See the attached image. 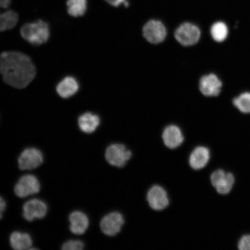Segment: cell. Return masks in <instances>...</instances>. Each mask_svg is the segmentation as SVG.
<instances>
[{
	"mask_svg": "<svg viewBox=\"0 0 250 250\" xmlns=\"http://www.w3.org/2000/svg\"><path fill=\"white\" fill-rule=\"evenodd\" d=\"M0 73L6 83L18 89L29 85L36 75V68L29 56L11 51L0 55Z\"/></svg>",
	"mask_w": 250,
	"mask_h": 250,
	"instance_id": "1",
	"label": "cell"
},
{
	"mask_svg": "<svg viewBox=\"0 0 250 250\" xmlns=\"http://www.w3.org/2000/svg\"><path fill=\"white\" fill-rule=\"evenodd\" d=\"M21 34L25 40L33 45H40L48 42L50 36L49 27L45 21L39 20L26 23L21 27Z\"/></svg>",
	"mask_w": 250,
	"mask_h": 250,
	"instance_id": "2",
	"label": "cell"
},
{
	"mask_svg": "<svg viewBox=\"0 0 250 250\" xmlns=\"http://www.w3.org/2000/svg\"><path fill=\"white\" fill-rule=\"evenodd\" d=\"M105 157L109 164L115 167H123L132 157V152L121 144H113L106 149Z\"/></svg>",
	"mask_w": 250,
	"mask_h": 250,
	"instance_id": "3",
	"label": "cell"
},
{
	"mask_svg": "<svg viewBox=\"0 0 250 250\" xmlns=\"http://www.w3.org/2000/svg\"><path fill=\"white\" fill-rule=\"evenodd\" d=\"M177 42L184 46L196 44L201 37V31L195 24L185 23L181 24L175 32Z\"/></svg>",
	"mask_w": 250,
	"mask_h": 250,
	"instance_id": "4",
	"label": "cell"
},
{
	"mask_svg": "<svg viewBox=\"0 0 250 250\" xmlns=\"http://www.w3.org/2000/svg\"><path fill=\"white\" fill-rule=\"evenodd\" d=\"M14 190L15 194L20 198H26L39 193L40 184L38 179L33 175H25L19 180Z\"/></svg>",
	"mask_w": 250,
	"mask_h": 250,
	"instance_id": "5",
	"label": "cell"
},
{
	"mask_svg": "<svg viewBox=\"0 0 250 250\" xmlns=\"http://www.w3.org/2000/svg\"><path fill=\"white\" fill-rule=\"evenodd\" d=\"M42 152L35 148H26L21 152L18 159L19 167L21 170H33L42 164Z\"/></svg>",
	"mask_w": 250,
	"mask_h": 250,
	"instance_id": "6",
	"label": "cell"
},
{
	"mask_svg": "<svg viewBox=\"0 0 250 250\" xmlns=\"http://www.w3.org/2000/svg\"><path fill=\"white\" fill-rule=\"evenodd\" d=\"M125 223L124 218L120 212H111L105 215L101 222V229L105 235L114 236L120 232Z\"/></svg>",
	"mask_w": 250,
	"mask_h": 250,
	"instance_id": "7",
	"label": "cell"
},
{
	"mask_svg": "<svg viewBox=\"0 0 250 250\" xmlns=\"http://www.w3.org/2000/svg\"><path fill=\"white\" fill-rule=\"evenodd\" d=\"M146 199L153 210L161 211L169 205V199L167 191L161 186H153L148 190Z\"/></svg>",
	"mask_w": 250,
	"mask_h": 250,
	"instance_id": "8",
	"label": "cell"
},
{
	"mask_svg": "<svg viewBox=\"0 0 250 250\" xmlns=\"http://www.w3.org/2000/svg\"><path fill=\"white\" fill-rule=\"evenodd\" d=\"M167 29L160 21L152 20L143 28V35L148 42L159 43L164 42L167 37Z\"/></svg>",
	"mask_w": 250,
	"mask_h": 250,
	"instance_id": "9",
	"label": "cell"
},
{
	"mask_svg": "<svg viewBox=\"0 0 250 250\" xmlns=\"http://www.w3.org/2000/svg\"><path fill=\"white\" fill-rule=\"evenodd\" d=\"M10 4L11 0H0V31L12 29L18 23V14L8 9Z\"/></svg>",
	"mask_w": 250,
	"mask_h": 250,
	"instance_id": "10",
	"label": "cell"
},
{
	"mask_svg": "<svg viewBox=\"0 0 250 250\" xmlns=\"http://www.w3.org/2000/svg\"><path fill=\"white\" fill-rule=\"evenodd\" d=\"M23 210V217L28 221H33L45 217L47 206L40 199H31L25 203Z\"/></svg>",
	"mask_w": 250,
	"mask_h": 250,
	"instance_id": "11",
	"label": "cell"
},
{
	"mask_svg": "<svg viewBox=\"0 0 250 250\" xmlns=\"http://www.w3.org/2000/svg\"><path fill=\"white\" fill-rule=\"evenodd\" d=\"M222 86L221 81L214 74L206 75L200 80V90L206 96H218L221 92Z\"/></svg>",
	"mask_w": 250,
	"mask_h": 250,
	"instance_id": "12",
	"label": "cell"
},
{
	"mask_svg": "<svg viewBox=\"0 0 250 250\" xmlns=\"http://www.w3.org/2000/svg\"><path fill=\"white\" fill-rule=\"evenodd\" d=\"M162 138L165 146L170 149L179 147L184 140L182 132L176 125H169L166 127Z\"/></svg>",
	"mask_w": 250,
	"mask_h": 250,
	"instance_id": "13",
	"label": "cell"
},
{
	"mask_svg": "<svg viewBox=\"0 0 250 250\" xmlns=\"http://www.w3.org/2000/svg\"><path fill=\"white\" fill-rule=\"evenodd\" d=\"M210 151L205 146H198L192 152L189 157V165L193 169L201 170L210 160Z\"/></svg>",
	"mask_w": 250,
	"mask_h": 250,
	"instance_id": "14",
	"label": "cell"
},
{
	"mask_svg": "<svg viewBox=\"0 0 250 250\" xmlns=\"http://www.w3.org/2000/svg\"><path fill=\"white\" fill-rule=\"evenodd\" d=\"M79 90V83L76 78L68 76L62 79L56 87L58 95L63 99L71 98Z\"/></svg>",
	"mask_w": 250,
	"mask_h": 250,
	"instance_id": "15",
	"label": "cell"
},
{
	"mask_svg": "<svg viewBox=\"0 0 250 250\" xmlns=\"http://www.w3.org/2000/svg\"><path fill=\"white\" fill-rule=\"evenodd\" d=\"M71 232L76 234H83L89 227V220L85 214L79 211L72 212L69 217Z\"/></svg>",
	"mask_w": 250,
	"mask_h": 250,
	"instance_id": "16",
	"label": "cell"
},
{
	"mask_svg": "<svg viewBox=\"0 0 250 250\" xmlns=\"http://www.w3.org/2000/svg\"><path fill=\"white\" fill-rule=\"evenodd\" d=\"M101 123L98 115L86 112L78 118V125L83 132L90 134L95 132Z\"/></svg>",
	"mask_w": 250,
	"mask_h": 250,
	"instance_id": "17",
	"label": "cell"
},
{
	"mask_svg": "<svg viewBox=\"0 0 250 250\" xmlns=\"http://www.w3.org/2000/svg\"><path fill=\"white\" fill-rule=\"evenodd\" d=\"M10 243L12 248L17 250L30 249L33 241L29 234L14 232L11 234Z\"/></svg>",
	"mask_w": 250,
	"mask_h": 250,
	"instance_id": "18",
	"label": "cell"
},
{
	"mask_svg": "<svg viewBox=\"0 0 250 250\" xmlns=\"http://www.w3.org/2000/svg\"><path fill=\"white\" fill-rule=\"evenodd\" d=\"M68 14L73 17H79L85 14L87 9V0H68Z\"/></svg>",
	"mask_w": 250,
	"mask_h": 250,
	"instance_id": "19",
	"label": "cell"
},
{
	"mask_svg": "<svg viewBox=\"0 0 250 250\" xmlns=\"http://www.w3.org/2000/svg\"><path fill=\"white\" fill-rule=\"evenodd\" d=\"M211 35L215 42H223L228 37V29L227 24L222 21H218L211 28Z\"/></svg>",
	"mask_w": 250,
	"mask_h": 250,
	"instance_id": "20",
	"label": "cell"
},
{
	"mask_svg": "<svg viewBox=\"0 0 250 250\" xmlns=\"http://www.w3.org/2000/svg\"><path fill=\"white\" fill-rule=\"evenodd\" d=\"M233 104L243 113H250V93L246 92L234 99Z\"/></svg>",
	"mask_w": 250,
	"mask_h": 250,
	"instance_id": "21",
	"label": "cell"
},
{
	"mask_svg": "<svg viewBox=\"0 0 250 250\" xmlns=\"http://www.w3.org/2000/svg\"><path fill=\"white\" fill-rule=\"evenodd\" d=\"M234 183L233 175L230 173H227L226 176L215 188L220 194L226 195L232 189Z\"/></svg>",
	"mask_w": 250,
	"mask_h": 250,
	"instance_id": "22",
	"label": "cell"
},
{
	"mask_svg": "<svg viewBox=\"0 0 250 250\" xmlns=\"http://www.w3.org/2000/svg\"><path fill=\"white\" fill-rule=\"evenodd\" d=\"M83 248V243L80 240H70L62 246V249L64 250H82Z\"/></svg>",
	"mask_w": 250,
	"mask_h": 250,
	"instance_id": "23",
	"label": "cell"
},
{
	"mask_svg": "<svg viewBox=\"0 0 250 250\" xmlns=\"http://www.w3.org/2000/svg\"><path fill=\"white\" fill-rule=\"evenodd\" d=\"M226 173L223 170H218L213 172L210 177L212 186L214 188L216 187L218 184L221 182V181L226 176Z\"/></svg>",
	"mask_w": 250,
	"mask_h": 250,
	"instance_id": "24",
	"label": "cell"
},
{
	"mask_svg": "<svg viewBox=\"0 0 250 250\" xmlns=\"http://www.w3.org/2000/svg\"><path fill=\"white\" fill-rule=\"evenodd\" d=\"M238 248L240 250H250V235L244 236L240 239Z\"/></svg>",
	"mask_w": 250,
	"mask_h": 250,
	"instance_id": "25",
	"label": "cell"
},
{
	"mask_svg": "<svg viewBox=\"0 0 250 250\" xmlns=\"http://www.w3.org/2000/svg\"><path fill=\"white\" fill-rule=\"evenodd\" d=\"M108 4L114 6V7H118V6L120 5L121 4H124V2L126 1V0H105Z\"/></svg>",
	"mask_w": 250,
	"mask_h": 250,
	"instance_id": "26",
	"label": "cell"
},
{
	"mask_svg": "<svg viewBox=\"0 0 250 250\" xmlns=\"http://www.w3.org/2000/svg\"><path fill=\"white\" fill-rule=\"evenodd\" d=\"M6 208V203L4 199L0 196V219L2 217L3 212H4Z\"/></svg>",
	"mask_w": 250,
	"mask_h": 250,
	"instance_id": "27",
	"label": "cell"
}]
</instances>
